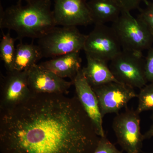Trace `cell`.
Instances as JSON below:
<instances>
[{
	"label": "cell",
	"mask_w": 153,
	"mask_h": 153,
	"mask_svg": "<svg viewBox=\"0 0 153 153\" xmlns=\"http://www.w3.org/2000/svg\"><path fill=\"white\" fill-rule=\"evenodd\" d=\"M145 69L148 82H153V47L149 49L145 57Z\"/></svg>",
	"instance_id": "21"
},
{
	"label": "cell",
	"mask_w": 153,
	"mask_h": 153,
	"mask_svg": "<svg viewBox=\"0 0 153 153\" xmlns=\"http://www.w3.org/2000/svg\"><path fill=\"white\" fill-rule=\"evenodd\" d=\"M85 55L87 63L86 66L82 68V71L91 87H96L111 82H120L114 76L107 65V62Z\"/></svg>",
	"instance_id": "14"
},
{
	"label": "cell",
	"mask_w": 153,
	"mask_h": 153,
	"mask_svg": "<svg viewBox=\"0 0 153 153\" xmlns=\"http://www.w3.org/2000/svg\"><path fill=\"white\" fill-rule=\"evenodd\" d=\"M27 71L8 72L1 77L0 111L22 104L33 95L28 85Z\"/></svg>",
	"instance_id": "9"
},
{
	"label": "cell",
	"mask_w": 153,
	"mask_h": 153,
	"mask_svg": "<svg viewBox=\"0 0 153 153\" xmlns=\"http://www.w3.org/2000/svg\"><path fill=\"white\" fill-rule=\"evenodd\" d=\"M152 125L147 131L143 134L144 140L149 139L153 137V113L152 116Z\"/></svg>",
	"instance_id": "23"
},
{
	"label": "cell",
	"mask_w": 153,
	"mask_h": 153,
	"mask_svg": "<svg viewBox=\"0 0 153 153\" xmlns=\"http://www.w3.org/2000/svg\"><path fill=\"white\" fill-rule=\"evenodd\" d=\"M87 4L94 25L113 23L119 18L122 11L115 0H89Z\"/></svg>",
	"instance_id": "15"
},
{
	"label": "cell",
	"mask_w": 153,
	"mask_h": 153,
	"mask_svg": "<svg viewBox=\"0 0 153 153\" xmlns=\"http://www.w3.org/2000/svg\"><path fill=\"white\" fill-rule=\"evenodd\" d=\"M83 50L85 55L107 62L118 55L122 49L112 27L98 25L86 36Z\"/></svg>",
	"instance_id": "7"
},
{
	"label": "cell",
	"mask_w": 153,
	"mask_h": 153,
	"mask_svg": "<svg viewBox=\"0 0 153 153\" xmlns=\"http://www.w3.org/2000/svg\"><path fill=\"white\" fill-rule=\"evenodd\" d=\"M0 112L1 153H93L100 138L76 96L33 94Z\"/></svg>",
	"instance_id": "1"
},
{
	"label": "cell",
	"mask_w": 153,
	"mask_h": 153,
	"mask_svg": "<svg viewBox=\"0 0 153 153\" xmlns=\"http://www.w3.org/2000/svg\"><path fill=\"white\" fill-rule=\"evenodd\" d=\"M138 17L147 25L153 35V4L148 3L146 7L141 10Z\"/></svg>",
	"instance_id": "20"
},
{
	"label": "cell",
	"mask_w": 153,
	"mask_h": 153,
	"mask_svg": "<svg viewBox=\"0 0 153 153\" xmlns=\"http://www.w3.org/2000/svg\"><path fill=\"white\" fill-rule=\"evenodd\" d=\"M87 35L76 27H55L38 39L42 58H54L83 50Z\"/></svg>",
	"instance_id": "4"
},
{
	"label": "cell",
	"mask_w": 153,
	"mask_h": 153,
	"mask_svg": "<svg viewBox=\"0 0 153 153\" xmlns=\"http://www.w3.org/2000/svg\"><path fill=\"white\" fill-rule=\"evenodd\" d=\"M93 153H123V152L118 149L105 135L100 137Z\"/></svg>",
	"instance_id": "19"
},
{
	"label": "cell",
	"mask_w": 153,
	"mask_h": 153,
	"mask_svg": "<svg viewBox=\"0 0 153 153\" xmlns=\"http://www.w3.org/2000/svg\"><path fill=\"white\" fill-rule=\"evenodd\" d=\"M122 11H131L139 8L141 2L145 0H115Z\"/></svg>",
	"instance_id": "22"
},
{
	"label": "cell",
	"mask_w": 153,
	"mask_h": 153,
	"mask_svg": "<svg viewBox=\"0 0 153 153\" xmlns=\"http://www.w3.org/2000/svg\"><path fill=\"white\" fill-rule=\"evenodd\" d=\"M112 27L122 50L142 52L149 49L153 43V35L143 20L135 18L127 11H122Z\"/></svg>",
	"instance_id": "3"
},
{
	"label": "cell",
	"mask_w": 153,
	"mask_h": 153,
	"mask_svg": "<svg viewBox=\"0 0 153 153\" xmlns=\"http://www.w3.org/2000/svg\"><path fill=\"white\" fill-rule=\"evenodd\" d=\"M110 62V69L118 82L140 89L146 85L145 57L142 52L122 50Z\"/></svg>",
	"instance_id": "5"
},
{
	"label": "cell",
	"mask_w": 153,
	"mask_h": 153,
	"mask_svg": "<svg viewBox=\"0 0 153 153\" xmlns=\"http://www.w3.org/2000/svg\"><path fill=\"white\" fill-rule=\"evenodd\" d=\"M114 119L112 128L119 145L126 153H141L144 140L141 132L140 114L126 108Z\"/></svg>",
	"instance_id": "6"
},
{
	"label": "cell",
	"mask_w": 153,
	"mask_h": 153,
	"mask_svg": "<svg viewBox=\"0 0 153 153\" xmlns=\"http://www.w3.org/2000/svg\"><path fill=\"white\" fill-rule=\"evenodd\" d=\"M22 1V0H19V2H21V1ZM25 1H26V2H28V1H30V0H25Z\"/></svg>",
	"instance_id": "24"
},
{
	"label": "cell",
	"mask_w": 153,
	"mask_h": 153,
	"mask_svg": "<svg viewBox=\"0 0 153 153\" xmlns=\"http://www.w3.org/2000/svg\"></svg>",
	"instance_id": "27"
},
{
	"label": "cell",
	"mask_w": 153,
	"mask_h": 153,
	"mask_svg": "<svg viewBox=\"0 0 153 153\" xmlns=\"http://www.w3.org/2000/svg\"><path fill=\"white\" fill-rule=\"evenodd\" d=\"M92 88L103 118L108 114L119 113L121 109L127 107L129 102L138 96L134 88L120 82H111Z\"/></svg>",
	"instance_id": "8"
},
{
	"label": "cell",
	"mask_w": 153,
	"mask_h": 153,
	"mask_svg": "<svg viewBox=\"0 0 153 153\" xmlns=\"http://www.w3.org/2000/svg\"><path fill=\"white\" fill-rule=\"evenodd\" d=\"M54 2L53 12L57 26L76 27L93 24L85 0H54Z\"/></svg>",
	"instance_id": "10"
},
{
	"label": "cell",
	"mask_w": 153,
	"mask_h": 153,
	"mask_svg": "<svg viewBox=\"0 0 153 153\" xmlns=\"http://www.w3.org/2000/svg\"><path fill=\"white\" fill-rule=\"evenodd\" d=\"M76 97L86 114L92 122L99 136L104 137L105 132L97 97L93 88L85 79L82 69L72 80Z\"/></svg>",
	"instance_id": "12"
},
{
	"label": "cell",
	"mask_w": 153,
	"mask_h": 153,
	"mask_svg": "<svg viewBox=\"0 0 153 153\" xmlns=\"http://www.w3.org/2000/svg\"><path fill=\"white\" fill-rule=\"evenodd\" d=\"M42 58L38 45L24 43L22 41L16 47L14 71H28Z\"/></svg>",
	"instance_id": "16"
},
{
	"label": "cell",
	"mask_w": 153,
	"mask_h": 153,
	"mask_svg": "<svg viewBox=\"0 0 153 153\" xmlns=\"http://www.w3.org/2000/svg\"><path fill=\"white\" fill-rule=\"evenodd\" d=\"M51 1L30 0L25 5L20 2L5 10L1 6L0 28L14 31L17 40L39 39L57 27Z\"/></svg>",
	"instance_id": "2"
},
{
	"label": "cell",
	"mask_w": 153,
	"mask_h": 153,
	"mask_svg": "<svg viewBox=\"0 0 153 153\" xmlns=\"http://www.w3.org/2000/svg\"><path fill=\"white\" fill-rule=\"evenodd\" d=\"M10 31L7 34L3 33L0 43V57L4 62L7 72L14 71V61L16 55L15 42L16 38H13Z\"/></svg>",
	"instance_id": "17"
},
{
	"label": "cell",
	"mask_w": 153,
	"mask_h": 153,
	"mask_svg": "<svg viewBox=\"0 0 153 153\" xmlns=\"http://www.w3.org/2000/svg\"><path fill=\"white\" fill-rule=\"evenodd\" d=\"M79 52H73L54 57L39 65L61 78H69L72 81L82 69V59Z\"/></svg>",
	"instance_id": "13"
},
{
	"label": "cell",
	"mask_w": 153,
	"mask_h": 153,
	"mask_svg": "<svg viewBox=\"0 0 153 153\" xmlns=\"http://www.w3.org/2000/svg\"><path fill=\"white\" fill-rule=\"evenodd\" d=\"M136 111L139 114L147 111H153V82L141 88L138 94Z\"/></svg>",
	"instance_id": "18"
},
{
	"label": "cell",
	"mask_w": 153,
	"mask_h": 153,
	"mask_svg": "<svg viewBox=\"0 0 153 153\" xmlns=\"http://www.w3.org/2000/svg\"><path fill=\"white\" fill-rule=\"evenodd\" d=\"M47 1H50V0H47Z\"/></svg>",
	"instance_id": "26"
},
{
	"label": "cell",
	"mask_w": 153,
	"mask_h": 153,
	"mask_svg": "<svg viewBox=\"0 0 153 153\" xmlns=\"http://www.w3.org/2000/svg\"><path fill=\"white\" fill-rule=\"evenodd\" d=\"M28 85L33 94L66 95L73 85L52 71L36 64L27 71Z\"/></svg>",
	"instance_id": "11"
},
{
	"label": "cell",
	"mask_w": 153,
	"mask_h": 153,
	"mask_svg": "<svg viewBox=\"0 0 153 153\" xmlns=\"http://www.w3.org/2000/svg\"><path fill=\"white\" fill-rule=\"evenodd\" d=\"M152 4H153V0H152Z\"/></svg>",
	"instance_id": "25"
}]
</instances>
